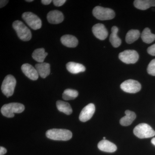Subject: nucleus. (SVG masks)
<instances>
[{
    "mask_svg": "<svg viewBox=\"0 0 155 155\" xmlns=\"http://www.w3.org/2000/svg\"><path fill=\"white\" fill-rule=\"evenodd\" d=\"M16 79L12 75L6 76L2 84V92L7 97L11 96L14 94V89L16 85Z\"/></svg>",
    "mask_w": 155,
    "mask_h": 155,
    "instance_id": "423d86ee",
    "label": "nucleus"
},
{
    "mask_svg": "<svg viewBox=\"0 0 155 155\" xmlns=\"http://www.w3.org/2000/svg\"><path fill=\"white\" fill-rule=\"evenodd\" d=\"M47 137L50 139L54 140L67 141L72 138V132L69 130L64 129H50L46 133Z\"/></svg>",
    "mask_w": 155,
    "mask_h": 155,
    "instance_id": "f257e3e1",
    "label": "nucleus"
},
{
    "mask_svg": "<svg viewBox=\"0 0 155 155\" xmlns=\"http://www.w3.org/2000/svg\"><path fill=\"white\" fill-rule=\"evenodd\" d=\"M78 93L75 90L67 89L63 94V98L66 101L75 99L78 96Z\"/></svg>",
    "mask_w": 155,
    "mask_h": 155,
    "instance_id": "393cba45",
    "label": "nucleus"
},
{
    "mask_svg": "<svg viewBox=\"0 0 155 155\" xmlns=\"http://www.w3.org/2000/svg\"><path fill=\"white\" fill-rule=\"evenodd\" d=\"M141 38L143 41L146 43H151L154 41L155 35L151 33L149 28H146L142 32Z\"/></svg>",
    "mask_w": 155,
    "mask_h": 155,
    "instance_id": "b1692460",
    "label": "nucleus"
},
{
    "mask_svg": "<svg viewBox=\"0 0 155 155\" xmlns=\"http://www.w3.org/2000/svg\"><path fill=\"white\" fill-rule=\"evenodd\" d=\"M35 68L38 72V75L42 78H45L50 75L51 72L50 65L48 63H42L36 64Z\"/></svg>",
    "mask_w": 155,
    "mask_h": 155,
    "instance_id": "2eb2a0df",
    "label": "nucleus"
},
{
    "mask_svg": "<svg viewBox=\"0 0 155 155\" xmlns=\"http://www.w3.org/2000/svg\"><path fill=\"white\" fill-rule=\"evenodd\" d=\"M12 26L21 40L25 41L30 40L31 38V32L22 21L16 20L13 22Z\"/></svg>",
    "mask_w": 155,
    "mask_h": 155,
    "instance_id": "7ed1b4c3",
    "label": "nucleus"
},
{
    "mask_svg": "<svg viewBox=\"0 0 155 155\" xmlns=\"http://www.w3.org/2000/svg\"><path fill=\"white\" fill-rule=\"evenodd\" d=\"M119 28L116 26H114L111 28V33L110 35V41L114 48L119 47L122 43V41L117 35Z\"/></svg>",
    "mask_w": 155,
    "mask_h": 155,
    "instance_id": "aec40b11",
    "label": "nucleus"
},
{
    "mask_svg": "<svg viewBox=\"0 0 155 155\" xmlns=\"http://www.w3.org/2000/svg\"><path fill=\"white\" fill-rule=\"evenodd\" d=\"M7 150L4 147H0V155L5 154L7 153Z\"/></svg>",
    "mask_w": 155,
    "mask_h": 155,
    "instance_id": "c756f323",
    "label": "nucleus"
},
{
    "mask_svg": "<svg viewBox=\"0 0 155 155\" xmlns=\"http://www.w3.org/2000/svg\"><path fill=\"white\" fill-rule=\"evenodd\" d=\"M92 31L94 36L101 40H104L107 37V30L104 25L101 23H98L94 25Z\"/></svg>",
    "mask_w": 155,
    "mask_h": 155,
    "instance_id": "9b49d317",
    "label": "nucleus"
},
{
    "mask_svg": "<svg viewBox=\"0 0 155 155\" xmlns=\"http://www.w3.org/2000/svg\"><path fill=\"white\" fill-rule=\"evenodd\" d=\"M8 1H5V0H1L0 1V5H1V8H3L4 6L6 5L8 2Z\"/></svg>",
    "mask_w": 155,
    "mask_h": 155,
    "instance_id": "c85d7f7f",
    "label": "nucleus"
},
{
    "mask_svg": "<svg viewBox=\"0 0 155 155\" xmlns=\"http://www.w3.org/2000/svg\"><path fill=\"white\" fill-rule=\"evenodd\" d=\"M47 19L48 22L51 24H59L64 21V14L61 11L54 10L48 13Z\"/></svg>",
    "mask_w": 155,
    "mask_h": 155,
    "instance_id": "ddd939ff",
    "label": "nucleus"
},
{
    "mask_svg": "<svg viewBox=\"0 0 155 155\" xmlns=\"http://www.w3.org/2000/svg\"><path fill=\"white\" fill-rule=\"evenodd\" d=\"M103 139H104V140H105L106 139V137H103Z\"/></svg>",
    "mask_w": 155,
    "mask_h": 155,
    "instance_id": "72a5a7b5",
    "label": "nucleus"
},
{
    "mask_svg": "<svg viewBox=\"0 0 155 155\" xmlns=\"http://www.w3.org/2000/svg\"><path fill=\"white\" fill-rule=\"evenodd\" d=\"M33 0H26V2H33Z\"/></svg>",
    "mask_w": 155,
    "mask_h": 155,
    "instance_id": "473e14b6",
    "label": "nucleus"
},
{
    "mask_svg": "<svg viewBox=\"0 0 155 155\" xmlns=\"http://www.w3.org/2000/svg\"><path fill=\"white\" fill-rule=\"evenodd\" d=\"M147 51L149 54L155 56V44L148 48Z\"/></svg>",
    "mask_w": 155,
    "mask_h": 155,
    "instance_id": "bb28decb",
    "label": "nucleus"
},
{
    "mask_svg": "<svg viewBox=\"0 0 155 155\" xmlns=\"http://www.w3.org/2000/svg\"><path fill=\"white\" fill-rule=\"evenodd\" d=\"M23 20L31 28L37 30L41 28V20L37 15L30 12H25L22 15Z\"/></svg>",
    "mask_w": 155,
    "mask_h": 155,
    "instance_id": "0eeeda50",
    "label": "nucleus"
},
{
    "mask_svg": "<svg viewBox=\"0 0 155 155\" xmlns=\"http://www.w3.org/2000/svg\"><path fill=\"white\" fill-rule=\"evenodd\" d=\"M151 142L155 146V137L153 138L151 140Z\"/></svg>",
    "mask_w": 155,
    "mask_h": 155,
    "instance_id": "2f4dec72",
    "label": "nucleus"
},
{
    "mask_svg": "<svg viewBox=\"0 0 155 155\" xmlns=\"http://www.w3.org/2000/svg\"><path fill=\"white\" fill-rule=\"evenodd\" d=\"M58 110L64 114L69 115L72 114V110L69 103L62 101H58L56 103Z\"/></svg>",
    "mask_w": 155,
    "mask_h": 155,
    "instance_id": "4be33fe9",
    "label": "nucleus"
},
{
    "mask_svg": "<svg viewBox=\"0 0 155 155\" xmlns=\"http://www.w3.org/2000/svg\"><path fill=\"white\" fill-rule=\"evenodd\" d=\"M119 59L123 63L126 64H134L138 61L139 54L134 50H125L120 53L119 55Z\"/></svg>",
    "mask_w": 155,
    "mask_h": 155,
    "instance_id": "6e6552de",
    "label": "nucleus"
},
{
    "mask_svg": "<svg viewBox=\"0 0 155 155\" xmlns=\"http://www.w3.org/2000/svg\"><path fill=\"white\" fill-rule=\"evenodd\" d=\"M67 1L66 0H54L53 1V4L57 7L62 6L65 4Z\"/></svg>",
    "mask_w": 155,
    "mask_h": 155,
    "instance_id": "cd10ccee",
    "label": "nucleus"
},
{
    "mask_svg": "<svg viewBox=\"0 0 155 155\" xmlns=\"http://www.w3.org/2000/svg\"><path fill=\"white\" fill-rule=\"evenodd\" d=\"M62 44L68 48H75L78 45V40L75 37L69 35H63L61 38Z\"/></svg>",
    "mask_w": 155,
    "mask_h": 155,
    "instance_id": "dca6fc26",
    "label": "nucleus"
},
{
    "mask_svg": "<svg viewBox=\"0 0 155 155\" xmlns=\"http://www.w3.org/2000/svg\"><path fill=\"white\" fill-rule=\"evenodd\" d=\"M22 72L29 79L36 80L38 79V72L35 68L28 64H23L21 67Z\"/></svg>",
    "mask_w": 155,
    "mask_h": 155,
    "instance_id": "f8f14e48",
    "label": "nucleus"
},
{
    "mask_svg": "<svg viewBox=\"0 0 155 155\" xmlns=\"http://www.w3.org/2000/svg\"><path fill=\"white\" fill-rule=\"evenodd\" d=\"M134 5L137 9L146 10L150 7H155V0H135Z\"/></svg>",
    "mask_w": 155,
    "mask_h": 155,
    "instance_id": "6ab92c4d",
    "label": "nucleus"
},
{
    "mask_svg": "<svg viewBox=\"0 0 155 155\" xmlns=\"http://www.w3.org/2000/svg\"><path fill=\"white\" fill-rule=\"evenodd\" d=\"M120 87L125 92L134 94L138 92L141 90V86L137 81L129 79L125 81L121 84Z\"/></svg>",
    "mask_w": 155,
    "mask_h": 155,
    "instance_id": "1a4fd4ad",
    "label": "nucleus"
},
{
    "mask_svg": "<svg viewBox=\"0 0 155 155\" xmlns=\"http://www.w3.org/2000/svg\"><path fill=\"white\" fill-rule=\"evenodd\" d=\"M125 116L120 119V123L122 126H129L135 120L136 118V115L134 112L129 110L125 111Z\"/></svg>",
    "mask_w": 155,
    "mask_h": 155,
    "instance_id": "f3484780",
    "label": "nucleus"
},
{
    "mask_svg": "<svg viewBox=\"0 0 155 155\" xmlns=\"http://www.w3.org/2000/svg\"><path fill=\"white\" fill-rule=\"evenodd\" d=\"M95 111V107L93 104H89L82 109L79 116L81 122H86L91 119Z\"/></svg>",
    "mask_w": 155,
    "mask_h": 155,
    "instance_id": "9d476101",
    "label": "nucleus"
},
{
    "mask_svg": "<svg viewBox=\"0 0 155 155\" xmlns=\"http://www.w3.org/2000/svg\"><path fill=\"white\" fill-rule=\"evenodd\" d=\"M93 14L97 19L101 20H110L114 19L115 13L114 10L101 6H97L93 10Z\"/></svg>",
    "mask_w": 155,
    "mask_h": 155,
    "instance_id": "39448f33",
    "label": "nucleus"
},
{
    "mask_svg": "<svg viewBox=\"0 0 155 155\" xmlns=\"http://www.w3.org/2000/svg\"><path fill=\"white\" fill-rule=\"evenodd\" d=\"M136 136L140 139L150 138L155 135V131L146 123H140L137 125L133 130Z\"/></svg>",
    "mask_w": 155,
    "mask_h": 155,
    "instance_id": "20e7f679",
    "label": "nucleus"
},
{
    "mask_svg": "<svg viewBox=\"0 0 155 155\" xmlns=\"http://www.w3.org/2000/svg\"><path fill=\"white\" fill-rule=\"evenodd\" d=\"M140 36L139 31L131 29L127 32L125 37V41L127 44H131L137 40Z\"/></svg>",
    "mask_w": 155,
    "mask_h": 155,
    "instance_id": "5701e85b",
    "label": "nucleus"
},
{
    "mask_svg": "<svg viewBox=\"0 0 155 155\" xmlns=\"http://www.w3.org/2000/svg\"><path fill=\"white\" fill-rule=\"evenodd\" d=\"M48 53L45 52L43 48L37 49L32 53V57L35 61L39 63H44L45 58L48 55Z\"/></svg>",
    "mask_w": 155,
    "mask_h": 155,
    "instance_id": "412c9836",
    "label": "nucleus"
},
{
    "mask_svg": "<svg viewBox=\"0 0 155 155\" xmlns=\"http://www.w3.org/2000/svg\"><path fill=\"white\" fill-rule=\"evenodd\" d=\"M66 67L67 70L69 72L74 74L84 72L86 69L85 67L82 64L73 62L67 63Z\"/></svg>",
    "mask_w": 155,
    "mask_h": 155,
    "instance_id": "a211bd4d",
    "label": "nucleus"
},
{
    "mask_svg": "<svg viewBox=\"0 0 155 155\" xmlns=\"http://www.w3.org/2000/svg\"><path fill=\"white\" fill-rule=\"evenodd\" d=\"M41 3L44 5H48L51 4L52 1L51 0H42Z\"/></svg>",
    "mask_w": 155,
    "mask_h": 155,
    "instance_id": "7c9ffc66",
    "label": "nucleus"
},
{
    "mask_svg": "<svg viewBox=\"0 0 155 155\" xmlns=\"http://www.w3.org/2000/svg\"><path fill=\"white\" fill-rule=\"evenodd\" d=\"M25 110L23 104L18 103H12L4 105L1 108V113L3 116L8 118H12L14 114H20Z\"/></svg>",
    "mask_w": 155,
    "mask_h": 155,
    "instance_id": "f03ea898",
    "label": "nucleus"
},
{
    "mask_svg": "<svg viewBox=\"0 0 155 155\" xmlns=\"http://www.w3.org/2000/svg\"><path fill=\"white\" fill-rule=\"evenodd\" d=\"M148 73L150 75L155 76V59L151 61L147 68Z\"/></svg>",
    "mask_w": 155,
    "mask_h": 155,
    "instance_id": "a878e982",
    "label": "nucleus"
},
{
    "mask_svg": "<svg viewBox=\"0 0 155 155\" xmlns=\"http://www.w3.org/2000/svg\"><path fill=\"white\" fill-rule=\"evenodd\" d=\"M98 148L102 151L107 153H114L117 150L116 145L106 140H103L98 143Z\"/></svg>",
    "mask_w": 155,
    "mask_h": 155,
    "instance_id": "4468645a",
    "label": "nucleus"
}]
</instances>
